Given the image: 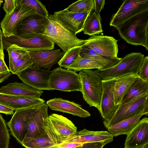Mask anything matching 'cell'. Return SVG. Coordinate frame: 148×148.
I'll use <instances>...</instances> for the list:
<instances>
[{
    "instance_id": "1",
    "label": "cell",
    "mask_w": 148,
    "mask_h": 148,
    "mask_svg": "<svg viewBox=\"0 0 148 148\" xmlns=\"http://www.w3.org/2000/svg\"><path fill=\"white\" fill-rule=\"evenodd\" d=\"M116 29L128 43L141 45L148 50V10L131 17Z\"/></svg>"
},
{
    "instance_id": "2",
    "label": "cell",
    "mask_w": 148,
    "mask_h": 148,
    "mask_svg": "<svg viewBox=\"0 0 148 148\" xmlns=\"http://www.w3.org/2000/svg\"><path fill=\"white\" fill-rule=\"evenodd\" d=\"M48 23L43 34L58 46L65 53L77 46H82L86 40L80 39L73 33L64 26L54 16L49 14Z\"/></svg>"
},
{
    "instance_id": "3",
    "label": "cell",
    "mask_w": 148,
    "mask_h": 148,
    "mask_svg": "<svg viewBox=\"0 0 148 148\" xmlns=\"http://www.w3.org/2000/svg\"><path fill=\"white\" fill-rule=\"evenodd\" d=\"M144 58V55L140 53H131L121 58L113 66L107 69H97L95 72L102 80L118 78L128 74H138Z\"/></svg>"
},
{
    "instance_id": "4",
    "label": "cell",
    "mask_w": 148,
    "mask_h": 148,
    "mask_svg": "<svg viewBox=\"0 0 148 148\" xmlns=\"http://www.w3.org/2000/svg\"><path fill=\"white\" fill-rule=\"evenodd\" d=\"M79 74L84 99L90 107H95L99 112L102 93L101 79L90 70L80 71Z\"/></svg>"
},
{
    "instance_id": "5",
    "label": "cell",
    "mask_w": 148,
    "mask_h": 148,
    "mask_svg": "<svg viewBox=\"0 0 148 148\" xmlns=\"http://www.w3.org/2000/svg\"><path fill=\"white\" fill-rule=\"evenodd\" d=\"M49 84L53 90L71 92L81 91V84L79 74L76 71L61 67L54 69L51 75Z\"/></svg>"
},
{
    "instance_id": "6",
    "label": "cell",
    "mask_w": 148,
    "mask_h": 148,
    "mask_svg": "<svg viewBox=\"0 0 148 148\" xmlns=\"http://www.w3.org/2000/svg\"><path fill=\"white\" fill-rule=\"evenodd\" d=\"M148 113V94L141 96L127 103H122L110 119L103 122L105 127H108L122 121L133 117L140 113Z\"/></svg>"
},
{
    "instance_id": "7",
    "label": "cell",
    "mask_w": 148,
    "mask_h": 148,
    "mask_svg": "<svg viewBox=\"0 0 148 148\" xmlns=\"http://www.w3.org/2000/svg\"><path fill=\"white\" fill-rule=\"evenodd\" d=\"M3 49L6 50L15 45L28 51L38 52L53 50L55 44L46 36L42 35L29 38H24L14 35L8 37L2 36Z\"/></svg>"
},
{
    "instance_id": "8",
    "label": "cell",
    "mask_w": 148,
    "mask_h": 148,
    "mask_svg": "<svg viewBox=\"0 0 148 148\" xmlns=\"http://www.w3.org/2000/svg\"><path fill=\"white\" fill-rule=\"evenodd\" d=\"M48 110L45 103L35 108L27 119V133L22 144L47 136L45 126L49 117Z\"/></svg>"
},
{
    "instance_id": "9",
    "label": "cell",
    "mask_w": 148,
    "mask_h": 148,
    "mask_svg": "<svg viewBox=\"0 0 148 148\" xmlns=\"http://www.w3.org/2000/svg\"><path fill=\"white\" fill-rule=\"evenodd\" d=\"M36 13L30 7L20 3L10 14L5 15L1 23L2 36L8 37L15 35L17 27L25 18Z\"/></svg>"
},
{
    "instance_id": "10",
    "label": "cell",
    "mask_w": 148,
    "mask_h": 148,
    "mask_svg": "<svg viewBox=\"0 0 148 148\" xmlns=\"http://www.w3.org/2000/svg\"><path fill=\"white\" fill-rule=\"evenodd\" d=\"M148 10V0H125L112 17L110 25L116 28L134 16Z\"/></svg>"
},
{
    "instance_id": "11",
    "label": "cell",
    "mask_w": 148,
    "mask_h": 148,
    "mask_svg": "<svg viewBox=\"0 0 148 148\" xmlns=\"http://www.w3.org/2000/svg\"><path fill=\"white\" fill-rule=\"evenodd\" d=\"M48 23L47 18L36 13L22 21L16 29L15 35L29 38L43 35Z\"/></svg>"
},
{
    "instance_id": "12",
    "label": "cell",
    "mask_w": 148,
    "mask_h": 148,
    "mask_svg": "<svg viewBox=\"0 0 148 148\" xmlns=\"http://www.w3.org/2000/svg\"><path fill=\"white\" fill-rule=\"evenodd\" d=\"M52 71L29 68L16 75L25 84L38 90H53L49 84Z\"/></svg>"
},
{
    "instance_id": "13",
    "label": "cell",
    "mask_w": 148,
    "mask_h": 148,
    "mask_svg": "<svg viewBox=\"0 0 148 148\" xmlns=\"http://www.w3.org/2000/svg\"><path fill=\"white\" fill-rule=\"evenodd\" d=\"M85 45L101 55L112 58L118 57V40L113 37L100 35L90 36Z\"/></svg>"
},
{
    "instance_id": "14",
    "label": "cell",
    "mask_w": 148,
    "mask_h": 148,
    "mask_svg": "<svg viewBox=\"0 0 148 148\" xmlns=\"http://www.w3.org/2000/svg\"><path fill=\"white\" fill-rule=\"evenodd\" d=\"M117 79L102 80V93L99 112L104 122L110 120L119 106L115 104L114 95V87Z\"/></svg>"
},
{
    "instance_id": "15",
    "label": "cell",
    "mask_w": 148,
    "mask_h": 148,
    "mask_svg": "<svg viewBox=\"0 0 148 148\" xmlns=\"http://www.w3.org/2000/svg\"><path fill=\"white\" fill-rule=\"evenodd\" d=\"M36 107L16 110L7 123L11 134L21 144L27 133V119Z\"/></svg>"
},
{
    "instance_id": "16",
    "label": "cell",
    "mask_w": 148,
    "mask_h": 148,
    "mask_svg": "<svg viewBox=\"0 0 148 148\" xmlns=\"http://www.w3.org/2000/svg\"><path fill=\"white\" fill-rule=\"evenodd\" d=\"M90 12H71L64 9L55 12L53 15L64 26L76 34L83 31L86 20Z\"/></svg>"
},
{
    "instance_id": "17",
    "label": "cell",
    "mask_w": 148,
    "mask_h": 148,
    "mask_svg": "<svg viewBox=\"0 0 148 148\" xmlns=\"http://www.w3.org/2000/svg\"><path fill=\"white\" fill-rule=\"evenodd\" d=\"M45 128V137L33 139L22 144L26 148H51L57 146L63 142L60 136L48 119Z\"/></svg>"
},
{
    "instance_id": "18",
    "label": "cell",
    "mask_w": 148,
    "mask_h": 148,
    "mask_svg": "<svg viewBox=\"0 0 148 148\" xmlns=\"http://www.w3.org/2000/svg\"><path fill=\"white\" fill-rule=\"evenodd\" d=\"M127 135L125 148H141L148 144V118L142 119Z\"/></svg>"
},
{
    "instance_id": "19",
    "label": "cell",
    "mask_w": 148,
    "mask_h": 148,
    "mask_svg": "<svg viewBox=\"0 0 148 148\" xmlns=\"http://www.w3.org/2000/svg\"><path fill=\"white\" fill-rule=\"evenodd\" d=\"M28 52L34 62L33 67L49 71L65 53L61 51L60 49L38 52L28 51Z\"/></svg>"
},
{
    "instance_id": "20",
    "label": "cell",
    "mask_w": 148,
    "mask_h": 148,
    "mask_svg": "<svg viewBox=\"0 0 148 148\" xmlns=\"http://www.w3.org/2000/svg\"><path fill=\"white\" fill-rule=\"evenodd\" d=\"M45 103V101L39 97L19 96L0 92V103L15 111L34 107Z\"/></svg>"
},
{
    "instance_id": "21",
    "label": "cell",
    "mask_w": 148,
    "mask_h": 148,
    "mask_svg": "<svg viewBox=\"0 0 148 148\" xmlns=\"http://www.w3.org/2000/svg\"><path fill=\"white\" fill-rule=\"evenodd\" d=\"M113 140V136L108 131H93L86 129L77 132L76 134L62 143H86L103 142L106 144Z\"/></svg>"
},
{
    "instance_id": "22",
    "label": "cell",
    "mask_w": 148,
    "mask_h": 148,
    "mask_svg": "<svg viewBox=\"0 0 148 148\" xmlns=\"http://www.w3.org/2000/svg\"><path fill=\"white\" fill-rule=\"evenodd\" d=\"M46 103L52 110L71 114L81 117L90 116L88 111L83 109L79 104L61 98H55L47 101Z\"/></svg>"
},
{
    "instance_id": "23",
    "label": "cell",
    "mask_w": 148,
    "mask_h": 148,
    "mask_svg": "<svg viewBox=\"0 0 148 148\" xmlns=\"http://www.w3.org/2000/svg\"><path fill=\"white\" fill-rule=\"evenodd\" d=\"M48 119L60 135L63 142L77 132V128L73 123L62 115L53 114L49 116Z\"/></svg>"
},
{
    "instance_id": "24",
    "label": "cell",
    "mask_w": 148,
    "mask_h": 148,
    "mask_svg": "<svg viewBox=\"0 0 148 148\" xmlns=\"http://www.w3.org/2000/svg\"><path fill=\"white\" fill-rule=\"evenodd\" d=\"M0 92L7 95L22 97H34L40 98L43 91L37 90L23 82H15L2 86Z\"/></svg>"
},
{
    "instance_id": "25",
    "label": "cell",
    "mask_w": 148,
    "mask_h": 148,
    "mask_svg": "<svg viewBox=\"0 0 148 148\" xmlns=\"http://www.w3.org/2000/svg\"><path fill=\"white\" fill-rule=\"evenodd\" d=\"M138 74H128L118 78L114 87L115 103L116 106L121 104L122 100Z\"/></svg>"
},
{
    "instance_id": "26",
    "label": "cell",
    "mask_w": 148,
    "mask_h": 148,
    "mask_svg": "<svg viewBox=\"0 0 148 148\" xmlns=\"http://www.w3.org/2000/svg\"><path fill=\"white\" fill-rule=\"evenodd\" d=\"M148 113L143 112L133 117L122 121L110 126L107 129L108 132L113 136L128 134L140 121V118L143 115H147Z\"/></svg>"
},
{
    "instance_id": "27",
    "label": "cell",
    "mask_w": 148,
    "mask_h": 148,
    "mask_svg": "<svg viewBox=\"0 0 148 148\" xmlns=\"http://www.w3.org/2000/svg\"><path fill=\"white\" fill-rule=\"evenodd\" d=\"M147 94H148V81L144 80L138 76L123 97L121 104L127 103Z\"/></svg>"
},
{
    "instance_id": "28",
    "label": "cell",
    "mask_w": 148,
    "mask_h": 148,
    "mask_svg": "<svg viewBox=\"0 0 148 148\" xmlns=\"http://www.w3.org/2000/svg\"><path fill=\"white\" fill-rule=\"evenodd\" d=\"M79 56L83 58L93 59L99 62L106 66V69L115 65L118 63L121 59V58L118 57L112 58L101 55L88 47L85 44L82 46L80 52Z\"/></svg>"
},
{
    "instance_id": "29",
    "label": "cell",
    "mask_w": 148,
    "mask_h": 148,
    "mask_svg": "<svg viewBox=\"0 0 148 148\" xmlns=\"http://www.w3.org/2000/svg\"><path fill=\"white\" fill-rule=\"evenodd\" d=\"M64 68L76 72L94 69H106V66L97 61L79 56L72 64Z\"/></svg>"
},
{
    "instance_id": "30",
    "label": "cell",
    "mask_w": 148,
    "mask_h": 148,
    "mask_svg": "<svg viewBox=\"0 0 148 148\" xmlns=\"http://www.w3.org/2000/svg\"><path fill=\"white\" fill-rule=\"evenodd\" d=\"M83 31L84 34L90 36L102 33L100 14L92 10L86 20Z\"/></svg>"
},
{
    "instance_id": "31",
    "label": "cell",
    "mask_w": 148,
    "mask_h": 148,
    "mask_svg": "<svg viewBox=\"0 0 148 148\" xmlns=\"http://www.w3.org/2000/svg\"><path fill=\"white\" fill-rule=\"evenodd\" d=\"M9 55V70L12 73L17 61L28 53L26 49L15 45H12L6 50Z\"/></svg>"
},
{
    "instance_id": "32",
    "label": "cell",
    "mask_w": 148,
    "mask_h": 148,
    "mask_svg": "<svg viewBox=\"0 0 148 148\" xmlns=\"http://www.w3.org/2000/svg\"><path fill=\"white\" fill-rule=\"evenodd\" d=\"M94 8V0H79L69 5L65 9L71 12H91Z\"/></svg>"
},
{
    "instance_id": "33",
    "label": "cell",
    "mask_w": 148,
    "mask_h": 148,
    "mask_svg": "<svg viewBox=\"0 0 148 148\" xmlns=\"http://www.w3.org/2000/svg\"><path fill=\"white\" fill-rule=\"evenodd\" d=\"M82 46L73 47L65 52L58 62L60 67L64 68L72 64L79 56Z\"/></svg>"
},
{
    "instance_id": "34",
    "label": "cell",
    "mask_w": 148,
    "mask_h": 148,
    "mask_svg": "<svg viewBox=\"0 0 148 148\" xmlns=\"http://www.w3.org/2000/svg\"><path fill=\"white\" fill-rule=\"evenodd\" d=\"M34 63L33 60L28 52L16 63L12 73L16 75L25 70L33 66Z\"/></svg>"
},
{
    "instance_id": "35",
    "label": "cell",
    "mask_w": 148,
    "mask_h": 148,
    "mask_svg": "<svg viewBox=\"0 0 148 148\" xmlns=\"http://www.w3.org/2000/svg\"><path fill=\"white\" fill-rule=\"evenodd\" d=\"M10 139L5 121L0 114V148H9Z\"/></svg>"
},
{
    "instance_id": "36",
    "label": "cell",
    "mask_w": 148,
    "mask_h": 148,
    "mask_svg": "<svg viewBox=\"0 0 148 148\" xmlns=\"http://www.w3.org/2000/svg\"><path fill=\"white\" fill-rule=\"evenodd\" d=\"M21 3L26 5L33 9L37 14L47 18L49 13L45 6L37 0H21Z\"/></svg>"
},
{
    "instance_id": "37",
    "label": "cell",
    "mask_w": 148,
    "mask_h": 148,
    "mask_svg": "<svg viewBox=\"0 0 148 148\" xmlns=\"http://www.w3.org/2000/svg\"><path fill=\"white\" fill-rule=\"evenodd\" d=\"M21 0H5L3 8L5 12V15L10 14L18 4L21 3Z\"/></svg>"
},
{
    "instance_id": "38",
    "label": "cell",
    "mask_w": 148,
    "mask_h": 148,
    "mask_svg": "<svg viewBox=\"0 0 148 148\" xmlns=\"http://www.w3.org/2000/svg\"><path fill=\"white\" fill-rule=\"evenodd\" d=\"M138 77L145 81H148V56L145 57L139 69Z\"/></svg>"
},
{
    "instance_id": "39",
    "label": "cell",
    "mask_w": 148,
    "mask_h": 148,
    "mask_svg": "<svg viewBox=\"0 0 148 148\" xmlns=\"http://www.w3.org/2000/svg\"><path fill=\"white\" fill-rule=\"evenodd\" d=\"M107 144L103 142H96L83 143L80 148H103Z\"/></svg>"
},
{
    "instance_id": "40",
    "label": "cell",
    "mask_w": 148,
    "mask_h": 148,
    "mask_svg": "<svg viewBox=\"0 0 148 148\" xmlns=\"http://www.w3.org/2000/svg\"><path fill=\"white\" fill-rule=\"evenodd\" d=\"M105 3V0H94V11L97 14H100L101 11L104 8Z\"/></svg>"
},
{
    "instance_id": "41",
    "label": "cell",
    "mask_w": 148,
    "mask_h": 148,
    "mask_svg": "<svg viewBox=\"0 0 148 148\" xmlns=\"http://www.w3.org/2000/svg\"><path fill=\"white\" fill-rule=\"evenodd\" d=\"M14 110L12 108L0 103V113L11 115L13 114Z\"/></svg>"
},
{
    "instance_id": "42",
    "label": "cell",
    "mask_w": 148,
    "mask_h": 148,
    "mask_svg": "<svg viewBox=\"0 0 148 148\" xmlns=\"http://www.w3.org/2000/svg\"><path fill=\"white\" fill-rule=\"evenodd\" d=\"M82 144L74 143H62L57 147L59 148H74L81 146Z\"/></svg>"
},
{
    "instance_id": "43",
    "label": "cell",
    "mask_w": 148,
    "mask_h": 148,
    "mask_svg": "<svg viewBox=\"0 0 148 148\" xmlns=\"http://www.w3.org/2000/svg\"><path fill=\"white\" fill-rule=\"evenodd\" d=\"M10 71L4 60V58H0V73Z\"/></svg>"
},
{
    "instance_id": "44",
    "label": "cell",
    "mask_w": 148,
    "mask_h": 148,
    "mask_svg": "<svg viewBox=\"0 0 148 148\" xmlns=\"http://www.w3.org/2000/svg\"><path fill=\"white\" fill-rule=\"evenodd\" d=\"M10 71H8L5 72L0 73V83L8 79L11 75Z\"/></svg>"
},
{
    "instance_id": "45",
    "label": "cell",
    "mask_w": 148,
    "mask_h": 148,
    "mask_svg": "<svg viewBox=\"0 0 148 148\" xmlns=\"http://www.w3.org/2000/svg\"><path fill=\"white\" fill-rule=\"evenodd\" d=\"M2 2V1L0 0V7L1 4V3ZM2 37V34L0 29V49L1 50V51L3 52V46Z\"/></svg>"
},
{
    "instance_id": "46",
    "label": "cell",
    "mask_w": 148,
    "mask_h": 148,
    "mask_svg": "<svg viewBox=\"0 0 148 148\" xmlns=\"http://www.w3.org/2000/svg\"><path fill=\"white\" fill-rule=\"evenodd\" d=\"M4 58V55L3 52L0 49V58Z\"/></svg>"
},
{
    "instance_id": "47",
    "label": "cell",
    "mask_w": 148,
    "mask_h": 148,
    "mask_svg": "<svg viewBox=\"0 0 148 148\" xmlns=\"http://www.w3.org/2000/svg\"><path fill=\"white\" fill-rule=\"evenodd\" d=\"M141 148H148V144H147L144 147Z\"/></svg>"
},
{
    "instance_id": "48",
    "label": "cell",
    "mask_w": 148,
    "mask_h": 148,
    "mask_svg": "<svg viewBox=\"0 0 148 148\" xmlns=\"http://www.w3.org/2000/svg\"><path fill=\"white\" fill-rule=\"evenodd\" d=\"M57 147H53V148H59Z\"/></svg>"
},
{
    "instance_id": "49",
    "label": "cell",
    "mask_w": 148,
    "mask_h": 148,
    "mask_svg": "<svg viewBox=\"0 0 148 148\" xmlns=\"http://www.w3.org/2000/svg\"><path fill=\"white\" fill-rule=\"evenodd\" d=\"M80 146H81L78 147H76V148H80Z\"/></svg>"
}]
</instances>
